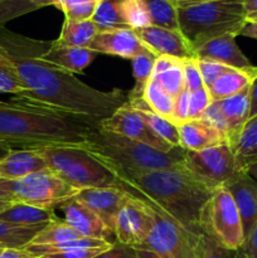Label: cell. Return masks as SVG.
Here are the masks:
<instances>
[{"label":"cell","mask_w":257,"mask_h":258,"mask_svg":"<svg viewBox=\"0 0 257 258\" xmlns=\"http://www.w3.org/2000/svg\"><path fill=\"white\" fill-rule=\"evenodd\" d=\"M257 115V78L251 86V113L249 117Z\"/></svg>","instance_id":"cell-52"},{"label":"cell","mask_w":257,"mask_h":258,"mask_svg":"<svg viewBox=\"0 0 257 258\" xmlns=\"http://www.w3.org/2000/svg\"><path fill=\"white\" fill-rule=\"evenodd\" d=\"M83 148L100 163L118 168L127 174H144L184 165L185 150L180 146L168 153L140 141L98 127L91 133Z\"/></svg>","instance_id":"cell-4"},{"label":"cell","mask_w":257,"mask_h":258,"mask_svg":"<svg viewBox=\"0 0 257 258\" xmlns=\"http://www.w3.org/2000/svg\"><path fill=\"white\" fill-rule=\"evenodd\" d=\"M183 77H184V88L185 91L196 92V91L204 88L203 78H202L201 71H199L197 58H186L183 59Z\"/></svg>","instance_id":"cell-38"},{"label":"cell","mask_w":257,"mask_h":258,"mask_svg":"<svg viewBox=\"0 0 257 258\" xmlns=\"http://www.w3.org/2000/svg\"><path fill=\"white\" fill-rule=\"evenodd\" d=\"M233 258H248V257H247L246 254L243 253V251L239 248V249H237V251L233 253Z\"/></svg>","instance_id":"cell-59"},{"label":"cell","mask_w":257,"mask_h":258,"mask_svg":"<svg viewBox=\"0 0 257 258\" xmlns=\"http://www.w3.org/2000/svg\"><path fill=\"white\" fill-rule=\"evenodd\" d=\"M243 7L247 17L257 15V0H243Z\"/></svg>","instance_id":"cell-53"},{"label":"cell","mask_w":257,"mask_h":258,"mask_svg":"<svg viewBox=\"0 0 257 258\" xmlns=\"http://www.w3.org/2000/svg\"><path fill=\"white\" fill-rule=\"evenodd\" d=\"M0 258H39L33 256L24 248H5L0 253Z\"/></svg>","instance_id":"cell-49"},{"label":"cell","mask_w":257,"mask_h":258,"mask_svg":"<svg viewBox=\"0 0 257 258\" xmlns=\"http://www.w3.org/2000/svg\"><path fill=\"white\" fill-rule=\"evenodd\" d=\"M87 208L95 212L105 226L115 236V222L118 211L127 198V193L120 186L88 188L78 191L75 197Z\"/></svg>","instance_id":"cell-13"},{"label":"cell","mask_w":257,"mask_h":258,"mask_svg":"<svg viewBox=\"0 0 257 258\" xmlns=\"http://www.w3.org/2000/svg\"><path fill=\"white\" fill-rule=\"evenodd\" d=\"M202 2H212V0H179V2L176 3V5H178V7H180V5L196 4V3H202Z\"/></svg>","instance_id":"cell-56"},{"label":"cell","mask_w":257,"mask_h":258,"mask_svg":"<svg viewBox=\"0 0 257 258\" xmlns=\"http://www.w3.org/2000/svg\"><path fill=\"white\" fill-rule=\"evenodd\" d=\"M151 227L153 218L148 206L141 199L127 193V198L116 217V241L138 248L148 238Z\"/></svg>","instance_id":"cell-11"},{"label":"cell","mask_w":257,"mask_h":258,"mask_svg":"<svg viewBox=\"0 0 257 258\" xmlns=\"http://www.w3.org/2000/svg\"><path fill=\"white\" fill-rule=\"evenodd\" d=\"M212 102L213 101L207 87L189 93V120H199Z\"/></svg>","instance_id":"cell-41"},{"label":"cell","mask_w":257,"mask_h":258,"mask_svg":"<svg viewBox=\"0 0 257 258\" xmlns=\"http://www.w3.org/2000/svg\"><path fill=\"white\" fill-rule=\"evenodd\" d=\"M0 199H10L14 202L12 194V181L0 178Z\"/></svg>","instance_id":"cell-51"},{"label":"cell","mask_w":257,"mask_h":258,"mask_svg":"<svg viewBox=\"0 0 257 258\" xmlns=\"http://www.w3.org/2000/svg\"><path fill=\"white\" fill-rule=\"evenodd\" d=\"M179 146L185 151H201L227 144L226 139L201 120H188L178 126Z\"/></svg>","instance_id":"cell-22"},{"label":"cell","mask_w":257,"mask_h":258,"mask_svg":"<svg viewBox=\"0 0 257 258\" xmlns=\"http://www.w3.org/2000/svg\"><path fill=\"white\" fill-rule=\"evenodd\" d=\"M150 15L151 24L155 27L166 28L171 30H179L178 7L170 0H144Z\"/></svg>","instance_id":"cell-30"},{"label":"cell","mask_w":257,"mask_h":258,"mask_svg":"<svg viewBox=\"0 0 257 258\" xmlns=\"http://www.w3.org/2000/svg\"><path fill=\"white\" fill-rule=\"evenodd\" d=\"M121 2L122 0H101L92 17L98 32L128 28L121 13Z\"/></svg>","instance_id":"cell-31"},{"label":"cell","mask_w":257,"mask_h":258,"mask_svg":"<svg viewBox=\"0 0 257 258\" xmlns=\"http://www.w3.org/2000/svg\"><path fill=\"white\" fill-rule=\"evenodd\" d=\"M49 5L53 0H0V28L14 18Z\"/></svg>","instance_id":"cell-34"},{"label":"cell","mask_w":257,"mask_h":258,"mask_svg":"<svg viewBox=\"0 0 257 258\" xmlns=\"http://www.w3.org/2000/svg\"><path fill=\"white\" fill-rule=\"evenodd\" d=\"M189 120V92L183 91L178 97L174 100L173 122L176 126L186 122Z\"/></svg>","instance_id":"cell-45"},{"label":"cell","mask_w":257,"mask_h":258,"mask_svg":"<svg viewBox=\"0 0 257 258\" xmlns=\"http://www.w3.org/2000/svg\"><path fill=\"white\" fill-rule=\"evenodd\" d=\"M101 0H53V7L62 10L65 19H92Z\"/></svg>","instance_id":"cell-35"},{"label":"cell","mask_w":257,"mask_h":258,"mask_svg":"<svg viewBox=\"0 0 257 258\" xmlns=\"http://www.w3.org/2000/svg\"><path fill=\"white\" fill-rule=\"evenodd\" d=\"M183 59H179V58L170 57V55H159L155 59V64H154V75L158 76L161 73L166 72L170 68L176 67V66L181 64Z\"/></svg>","instance_id":"cell-47"},{"label":"cell","mask_w":257,"mask_h":258,"mask_svg":"<svg viewBox=\"0 0 257 258\" xmlns=\"http://www.w3.org/2000/svg\"><path fill=\"white\" fill-rule=\"evenodd\" d=\"M97 53L90 48L63 47L49 42L47 49L42 53V58L52 64L58 66L73 75L83 73V70L93 62Z\"/></svg>","instance_id":"cell-21"},{"label":"cell","mask_w":257,"mask_h":258,"mask_svg":"<svg viewBox=\"0 0 257 258\" xmlns=\"http://www.w3.org/2000/svg\"><path fill=\"white\" fill-rule=\"evenodd\" d=\"M58 208L62 211L66 223L70 224L81 237L113 242L111 238H115V236L101 221L100 217L76 198L68 199Z\"/></svg>","instance_id":"cell-16"},{"label":"cell","mask_w":257,"mask_h":258,"mask_svg":"<svg viewBox=\"0 0 257 258\" xmlns=\"http://www.w3.org/2000/svg\"><path fill=\"white\" fill-rule=\"evenodd\" d=\"M239 35L252 38V39H257V18H253V19H247L246 24H244V27L242 28Z\"/></svg>","instance_id":"cell-50"},{"label":"cell","mask_w":257,"mask_h":258,"mask_svg":"<svg viewBox=\"0 0 257 258\" xmlns=\"http://www.w3.org/2000/svg\"><path fill=\"white\" fill-rule=\"evenodd\" d=\"M197 62H198V67L199 71H201L202 78H203L204 86L207 88L211 87L222 75H224V73L231 70V67H228V66L212 62V60L197 59Z\"/></svg>","instance_id":"cell-42"},{"label":"cell","mask_w":257,"mask_h":258,"mask_svg":"<svg viewBox=\"0 0 257 258\" xmlns=\"http://www.w3.org/2000/svg\"><path fill=\"white\" fill-rule=\"evenodd\" d=\"M184 168L212 190L224 186L238 173L234 153L228 144L201 151H185Z\"/></svg>","instance_id":"cell-10"},{"label":"cell","mask_w":257,"mask_h":258,"mask_svg":"<svg viewBox=\"0 0 257 258\" xmlns=\"http://www.w3.org/2000/svg\"><path fill=\"white\" fill-rule=\"evenodd\" d=\"M97 33L98 29L92 19H65L59 37L54 40V43L58 45H63V47L88 48Z\"/></svg>","instance_id":"cell-26"},{"label":"cell","mask_w":257,"mask_h":258,"mask_svg":"<svg viewBox=\"0 0 257 258\" xmlns=\"http://www.w3.org/2000/svg\"><path fill=\"white\" fill-rule=\"evenodd\" d=\"M76 238H81L80 234L65 219H57L48 223L29 244H54Z\"/></svg>","instance_id":"cell-33"},{"label":"cell","mask_w":257,"mask_h":258,"mask_svg":"<svg viewBox=\"0 0 257 258\" xmlns=\"http://www.w3.org/2000/svg\"><path fill=\"white\" fill-rule=\"evenodd\" d=\"M49 42L17 34L0 28V64L9 68L27 91L13 98L50 110L88 118L95 122L110 117L127 103L118 88L100 91L76 75L42 58Z\"/></svg>","instance_id":"cell-1"},{"label":"cell","mask_w":257,"mask_h":258,"mask_svg":"<svg viewBox=\"0 0 257 258\" xmlns=\"http://www.w3.org/2000/svg\"><path fill=\"white\" fill-rule=\"evenodd\" d=\"M234 252L219 246L218 243L202 234L197 244V258H233Z\"/></svg>","instance_id":"cell-39"},{"label":"cell","mask_w":257,"mask_h":258,"mask_svg":"<svg viewBox=\"0 0 257 258\" xmlns=\"http://www.w3.org/2000/svg\"><path fill=\"white\" fill-rule=\"evenodd\" d=\"M122 188L131 196L141 199L148 206L153 218V227L148 238L138 248H146L163 258H197V244L201 237L194 236L169 216L149 197L127 185Z\"/></svg>","instance_id":"cell-7"},{"label":"cell","mask_w":257,"mask_h":258,"mask_svg":"<svg viewBox=\"0 0 257 258\" xmlns=\"http://www.w3.org/2000/svg\"><path fill=\"white\" fill-rule=\"evenodd\" d=\"M178 7V5H176ZM179 28L194 50L224 34L241 33L247 22L243 0H212L178 7Z\"/></svg>","instance_id":"cell-5"},{"label":"cell","mask_w":257,"mask_h":258,"mask_svg":"<svg viewBox=\"0 0 257 258\" xmlns=\"http://www.w3.org/2000/svg\"><path fill=\"white\" fill-rule=\"evenodd\" d=\"M248 174H249V175L252 176V178L254 179V180L257 181V164H256V165H253V166H252V168H251V170L248 171Z\"/></svg>","instance_id":"cell-58"},{"label":"cell","mask_w":257,"mask_h":258,"mask_svg":"<svg viewBox=\"0 0 257 258\" xmlns=\"http://www.w3.org/2000/svg\"><path fill=\"white\" fill-rule=\"evenodd\" d=\"M257 78V66L247 70L231 68L222 75L211 87L208 88L212 101H221L223 98L239 93L244 88L249 87Z\"/></svg>","instance_id":"cell-23"},{"label":"cell","mask_w":257,"mask_h":258,"mask_svg":"<svg viewBox=\"0 0 257 258\" xmlns=\"http://www.w3.org/2000/svg\"><path fill=\"white\" fill-rule=\"evenodd\" d=\"M93 258H136V248L118 241H113L110 248Z\"/></svg>","instance_id":"cell-46"},{"label":"cell","mask_w":257,"mask_h":258,"mask_svg":"<svg viewBox=\"0 0 257 258\" xmlns=\"http://www.w3.org/2000/svg\"><path fill=\"white\" fill-rule=\"evenodd\" d=\"M12 150H13L12 146L7 145V144H4V143H0V159H3L4 156H7Z\"/></svg>","instance_id":"cell-55"},{"label":"cell","mask_w":257,"mask_h":258,"mask_svg":"<svg viewBox=\"0 0 257 258\" xmlns=\"http://www.w3.org/2000/svg\"><path fill=\"white\" fill-rule=\"evenodd\" d=\"M88 48L95 50L97 54L101 53V54L116 55L123 59H133L146 49L143 42L139 39L135 30L131 28L98 32Z\"/></svg>","instance_id":"cell-15"},{"label":"cell","mask_w":257,"mask_h":258,"mask_svg":"<svg viewBox=\"0 0 257 258\" xmlns=\"http://www.w3.org/2000/svg\"><path fill=\"white\" fill-rule=\"evenodd\" d=\"M111 246L107 247H83V248L70 249L66 252H59V253H50L44 254L39 258H93L101 252L106 251Z\"/></svg>","instance_id":"cell-44"},{"label":"cell","mask_w":257,"mask_h":258,"mask_svg":"<svg viewBox=\"0 0 257 258\" xmlns=\"http://www.w3.org/2000/svg\"><path fill=\"white\" fill-rule=\"evenodd\" d=\"M136 258H163L155 252L146 248H136Z\"/></svg>","instance_id":"cell-54"},{"label":"cell","mask_w":257,"mask_h":258,"mask_svg":"<svg viewBox=\"0 0 257 258\" xmlns=\"http://www.w3.org/2000/svg\"><path fill=\"white\" fill-rule=\"evenodd\" d=\"M236 34H224L218 38L204 43L194 50V57L197 59L212 60V62L222 63L231 68L247 70L252 68L253 64L251 60L243 54L236 43Z\"/></svg>","instance_id":"cell-18"},{"label":"cell","mask_w":257,"mask_h":258,"mask_svg":"<svg viewBox=\"0 0 257 258\" xmlns=\"http://www.w3.org/2000/svg\"><path fill=\"white\" fill-rule=\"evenodd\" d=\"M103 164V163H102ZM117 179V185L138 189L194 236L203 234L201 217L214 190L197 180L183 166L144 174H127L103 164Z\"/></svg>","instance_id":"cell-3"},{"label":"cell","mask_w":257,"mask_h":258,"mask_svg":"<svg viewBox=\"0 0 257 258\" xmlns=\"http://www.w3.org/2000/svg\"><path fill=\"white\" fill-rule=\"evenodd\" d=\"M134 30L143 44L156 57L170 55L179 59L194 57L193 49L179 30L166 29V28L155 27V25Z\"/></svg>","instance_id":"cell-14"},{"label":"cell","mask_w":257,"mask_h":258,"mask_svg":"<svg viewBox=\"0 0 257 258\" xmlns=\"http://www.w3.org/2000/svg\"><path fill=\"white\" fill-rule=\"evenodd\" d=\"M170 2H173V3H175V4H176V3H178V2H179V0H170Z\"/></svg>","instance_id":"cell-61"},{"label":"cell","mask_w":257,"mask_h":258,"mask_svg":"<svg viewBox=\"0 0 257 258\" xmlns=\"http://www.w3.org/2000/svg\"><path fill=\"white\" fill-rule=\"evenodd\" d=\"M47 224L42 226H18L0 221V247L2 248H24Z\"/></svg>","instance_id":"cell-28"},{"label":"cell","mask_w":257,"mask_h":258,"mask_svg":"<svg viewBox=\"0 0 257 258\" xmlns=\"http://www.w3.org/2000/svg\"><path fill=\"white\" fill-rule=\"evenodd\" d=\"M27 91L22 81L5 66L0 64V93H12L18 96Z\"/></svg>","instance_id":"cell-43"},{"label":"cell","mask_w":257,"mask_h":258,"mask_svg":"<svg viewBox=\"0 0 257 258\" xmlns=\"http://www.w3.org/2000/svg\"><path fill=\"white\" fill-rule=\"evenodd\" d=\"M98 122L24 101H0V143L18 149L82 145Z\"/></svg>","instance_id":"cell-2"},{"label":"cell","mask_w":257,"mask_h":258,"mask_svg":"<svg viewBox=\"0 0 257 258\" xmlns=\"http://www.w3.org/2000/svg\"><path fill=\"white\" fill-rule=\"evenodd\" d=\"M238 173H248L257 164V115L249 117L232 146Z\"/></svg>","instance_id":"cell-25"},{"label":"cell","mask_w":257,"mask_h":258,"mask_svg":"<svg viewBox=\"0 0 257 258\" xmlns=\"http://www.w3.org/2000/svg\"><path fill=\"white\" fill-rule=\"evenodd\" d=\"M156 55L146 48L144 52L138 54L131 59L133 62V76L135 80L131 92L127 95V102L133 103L143 100L144 92L150 82L154 75V64H155Z\"/></svg>","instance_id":"cell-27"},{"label":"cell","mask_w":257,"mask_h":258,"mask_svg":"<svg viewBox=\"0 0 257 258\" xmlns=\"http://www.w3.org/2000/svg\"><path fill=\"white\" fill-rule=\"evenodd\" d=\"M135 110L140 113L146 125L158 138H160L161 140L165 141L173 148L179 146V128L175 123L163 116L156 115L150 110H143V108H135Z\"/></svg>","instance_id":"cell-32"},{"label":"cell","mask_w":257,"mask_h":258,"mask_svg":"<svg viewBox=\"0 0 257 258\" xmlns=\"http://www.w3.org/2000/svg\"><path fill=\"white\" fill-rule=\"evenodd\" d=\"M4 249H5V248H2V247H0V253H2V252L4 251Z\"/></svg>","instance_id":"cell-62"},{"label":"cell","mask_w":257,"mask_h":258,"mask_svg":"<svg viewBox=\"0 0 257 258\" xmlns=\"http://www.w3.org/2000/svg\"><path fill=\"white\" fill-rule=\"evenodd\" d=\"M252 86V85H251ZM251 86L244 88L239 93L223 98L221 101H216L226 118L228 135H227V144L233 146L238 139L242 128L244 127L247 121L249 120L251 113Z\"/></svg>","instance_id":"cell-19"},{"label":"cell","mask_w":257,"mask_h":258,"mask_svg":"<svg viewBox=\"0 0 257 258\" xmlns=\"http://www.w3.org/2000/svg\"><path fill=\"white\" fill-rule=\"evenodd\" d=\"M121 13L126 25L131 29H140L153 25L144 0H122Z\"/></svg>","instance_id":"cell-36"},{"label":"cell","mask_w":257,"mask_h":258,"mask_svg":"<svg viewBox=\"0 0 257 258\" xmlns=\"http://www.w3.org/2000/svg\"><path fill=\"white\" fill-rule=\"evenodd\" d=\"M148 110L153 111L156 115L163 116L168 120H173V111H174V100L159 83L155 77H151L143 97ZM173 122V121H171Z\"/></svg>","instance_id":"cell-29"},{"label":"cell","mask_w":257,"mask_h":258,"mask_svg":"<svg viewBox=\"0 0 257 258\" xmlns=\"http://www.w3.org/2000/svg\"><path fill=\"white\" fill-rule=\"evenodd\" d=\"M78 191V189L68 185L49 169L12 181L14 202L42 208L54 209L68 199L75 198Z\"/></svg>","instance_id":"cell-9"},{"label":"cell","mask_w":257,"mask_h":258,"mask_svg":"<svg viewBox=\"0 0 257 258\" xmlns=\"http://www.w3.org/2000/svg\"><path fill=\"white\" fill-rule=\"evenodd\" d=\"M98 127L122 135L125 138L131 139V140L140 141V143L153 146V148L158 149L163 153H168L171 149H174L173 146L158 138L151 131V128L146 125L140 113L135 108L131 107L128 103L116 110L110 117L100 121Z\"/></svg>","instance_id":"cell-12"},{"label":"cell","mask_w":257,"mask_h":258,"mask_svg":"<svg viewBox=\"0 0 257 258\" xmlns=\"http://www.w3.org/2000/svg\"><path fill=\"white\" fill-rule=\"evenodd\" d=\"M203 234L232 252L243 246L241 216L233 198L224 186L218 188L207 202L201 217Z\"/></svg>","instance_id":"cell-8"},{"label":"cell","mask_w":257,"mask_h":258,"mask_svg":"<svg viewBox=\"0 0 257 258\" xmlns=\"http://www.w3.org/2000/svg\"><path fill=\"white\" fill-rule=\"evenodd\" d=\"M59 219L54 209L42 208L30 204L14 202L0 212V221L9 222L18 226H42Z\"/></svg>","instance_id":"cell-24"},{"label":"cell","mask_w":257,"mask_h":258,"mask_svg":"<svg viewBox=\"0 0 257 258\" xmlns=\"http://www.w3.org/2000/svg\"><path fill=\"white\" fill-rule=\"evenodd\" d=\"M12 203H14V202L10 201V199H0V212L4 211L5 208H8Z\"/></svg>","instance_id":"cell-57"},{"label":"cell","mask_w":257,"mask_h":258,"mask_svg":"<svg viewBox=\"0 0 257 258\" xmlns=\"http://www.w3.org/2000/svg\"><path fill=\"white\" fill-rule=\"evenodd\" d=\"M48 169L73 188L117 186L112 171L91 155L82 145H54L34 148Z\"/></svg>","instance_id":"cell-6"},{"label":"cell","mask_w":257,"mask_h":258,"mask_svg":"<svg viewBox=\"0 0 257 258\" xmlns=\"http://www.w3.org/2000/svg\"><path fill=\"white\" fill-rule=\"evenodd\" d=\"M241 249L248 258H257V221L244 238Z\"/></svg>","instance_id":"cell-48"},{"label":"cell","mask_w":257,"mask_h":258,"mask_svg":"<svg viewBox=\"0 0 257 258\" xmlns=\"http://www.w3.org/2000/svg\"><path fill=\"white\" fill-rule=\"evenodd\" d=\"M44 169L47 164L34 149H13L0 159V178L5 180H19Z\"/></svg>","instance_id":"cell-20"},{"label":"cell","mask_w":257,"mask_h":258,"mask_svg":"<svg viewBox=\"0 0 257 258\" xmlns=\"http://www.w3.org/2000/svg\"><path fill=\"white\" fill-rule=\"evenodd\" d=\"M253 18H257V15H252V17H247V19H253Z\"/></svg>","instance_id":"cell-60"},{"label":"cell","mask_w":257,"mask_h":258,"mask_svg":"<svg viewBox=\"0 0 257 258\" xmlns=\"http://www.w3.org/2000/svg\"><path fill=\"white\" fill-rule=\"evenodd\" d=\"M224 188L236 203L246 238L257 221V181L248 173H237Z\"/></svg>","instance_id":"cell-17"},{"label":"cell","mask_w":257,"mask_h":258,"mask_svg":"<svg viewBox=\"0 0 257 258\" xmlns=\"http://www.w3.org/2000/svg\"><path fill=\"white\" fill-rule=\"evenodd\" d=\"M154 77L159 81L161 87H163L171 97L176 98L183 91H185V88H184L183 77V62H181V64L170 68V70L166 71V72L158 76H154Z\"/></svg>","instance_id":"cell-37"},{"label":"cell","mask_w":257,"mask_h":258,"mask_svg":"<svg viewBox=\"0 0 257 258\" xmlns=\"http://www.w3.org/2000/svg\"><path fill=\"white\" fill-rule=\"evenodd\" d=\"M201 121H203L204 123H207L208 126H211L212 128L217 131V133L221 134L224 139H226L227 143V135H228V127H227L226 118H224L223 113H222L221 108H219L218 103L216 101L211 103V105L207 107V110L204 111L202 117L199 118Z\"/></svg>","instance_id":"cell-40"}]
</instances>
